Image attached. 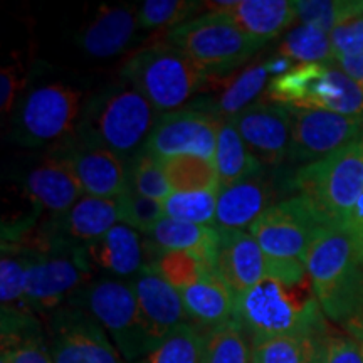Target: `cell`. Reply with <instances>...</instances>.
Instances as JSON below:
<instances>
[{
  "label": "cell",
  "mask_w": 363,
  "mask_h": 363,
  "mask_svg": "<svg viewBox=\"0 0 363 363\" xmlns=\"http://www.w3.org/2000/svg\"><path fill=\"white\" fill-rule=\"evenodd\" d=\"M306 271L325 316L360 342L363 264L342 227L331 224L318 230L306 256Z\"/></svg>",
  "instance_id": "obj_1"
},
{
  "label": "cell",
  "mask_w": 363,
  "mask_h": 363,
  "mask_svg": "<svg viewBox=\"0 0 363 363\" xmlns=\"http://www.w3.org/2000/svg\"><path fill=\"white\" fill-rule=\"evenodd\" d=\"M234 320L246 330L251 343L330 331L310 276L303 281L266 276L235 298Z\"/></svg>",
  "instance_id": "obj_2"
},
{
  "label": "cell",
  "mask_w": 363,
  "mask_h": 363,
  "mask_svg": "<svg viewBox=\"0 0 363 363\" xmlns=\"http://www.w3.org/2000/svg\"><path fill=\"white\" fill-rule=\"evenodd\" d=\"M157 110L128 81L121 78L84 104L76 136L130 160L143 150L157 123Z\"/></svg>",
  "instance_id": "obj_3"
},
{
  "label": "cell",
  "mask_w": 363,
  "mask_h": 363,
  "mask_svg": "<svg viewBox=\"0 0 363 363\" xmlns=\"http://www.w3.org/2000/svg\"><path fill=\"white\" fill-rule=\"evenodd\" d=\"M120 74L158 113L179 110L211 78L192 57L169 44H153L140 49L125 62Z\"/></svg>",
  "instance_id": "obj_4"
},
{
  "label": "cell",
  "mask_w": 363,
  "mask_h": 363,
  "mask_svg": "<svg viewBox=\"0 0 363 363\" xmlns=\"http://www.w3.org/2000/svg\"><path fill=\"white\" fill-rule=\"evenodd\" d=\"M67 305L89 313L126 363L140 362L155 348L130 281L106 276L91 279Z\"/></svg>",
  "instance_id": "obj_5"
},
{
  "label": "cell",
  "mask_w": 363,
  "mask_h": 363,
  "mask_svg": "<svg viewBox=\"0 0 363 363\" xmlns=\"http://www.w3.org/2000/svg\"><path fill=\"white\" fill-rule=\"evenodd\" d=\"M266 99L291 110L363 118V89L335 65H296L269 81Z\"/></svg>",
  "instance_id": "obj_6"
},
{
  "label": "cell",
  "mask_w": 363,
  "mask_h": 363,
  "mask_svg": "<svg viewBox=\"0 0 363 363\" xmlns=\"http://www.w3.org/2000/svg\"><path fill=\"white\" fill-rule=\"evenodd\" d=\"M163 44L180 49L211 76L224 74L249 61L262 45L225 12H207L163 34Z\"/></svg>",
  "instance_id": "obj_7"
},
{
  "label": "cell",
  "mask_w": 363,
  "mask_h": 363,
  "mask_svg": "<svg viewBox=\"0 0 363 363\" xmlns=\"http://www.w3.org/2000/svg\"><path fill=\"white\" fill-rule=\"evenodd\" d=\"M83 93L65 83L35 86L21 99L13 115V138L24 147H61L78 133Z\"/></svg>",
  "instance_id": "obj_8"
},
{
  "label": "cell",
  "mask_w": 363,
  "mask_h": 363,
  "mask_svg": "<svg viewBox=\"0 0 363 363\" xmlns=\"http://www.w3.org/2000/svg\"><path fill=\"white\" fill-rule=\"evenodd\" d=\"M293 184L331 224L340 225L363 194V133L331 155L301 167Z\"/></svg>",
  "instance_id": "obj_9"
},
{
  "label": "cell",
  "mask_w": 363,
  "mask_h": 363,
  "mask_svg": "<svg viewBox=\"0 0 363 363\" xmlns=\"http://www.w3.org/2000/svg\"><path fill=\"white\" fill-rule=\"evenodd\" d=\"M331 222L305 195H294L272 203L249 227L267 257L278 261H299L306 256L318 230Z\"/></svg>",
  "instance_id": "obj_10"
},
{
  "label": "cell",
  "mask_w": 363,
  "mask_h": 363,
  "mask_svg": "<svg viewBox=\"0 0 363 363\" xmlns=\"http://www.w3.org/2000/svg\"><path fill=\"white\" fill-rule=\"evenodd\" d=\"M91 274L76 247L30 254L24 310L34 315H52L89 283Z\"/></svg>",
  "instance_id": "obj_11"
},
{
  "label": "cell",
  "mask_w": 363,
  "mask_h": 363,
  "mask_svg": "<svg viewBox=\"0 0 363 363\" xmlns=\"http://www.w3.org/2000/svg\"><path fill=\"white\" fill-rule=\"evenodd\" d=\"M48 345L54 363H126L101 325L72 305L49 315Z\"/></svg>",
  "instance_id": "obj_12"
},
{
  "label": "cell",
  "mask_w": 363,
  "mask_h": 363,
  "mask_svg": "<svg viewBox=\"0 0 363 363\" xmlns=\"http://www.w3.org/2000/svg\"><path fill=\"white\" fill-rule=\"evenodd\" d=\"M222 123V118L201 106L163 113L143 150L158 158L194 155L214 160Z\"/></svg>",
  "instance_id": "obj_13"
},
{
  "label": "cell",
  "mask_w": 363,
  "mask_h": 363,
  "mask_svg": "<svg viewBox=\"0 0 363 363\" xmlns=\"http://www.w3.org/2000/svg\"><path fill=\"white\" fill-rule=\"evenodd\" d=\"M293 133L288 160L310 163L331 155L363 133V118L330 111L291 110Z\"/></svg>",
  "instance_id": "obj_14"
},
{
  "label": "cell",
  "mask_w": 363,
  "mask_h": 363,
  "mask_svg": "<svg viewBox=\"0 0 363 363\" xmlns=\"http://www.w3.org/2000/svg\"><path fill=\"white\" fill-rule=\"evenodd\" d=\"M52 155L69 163L84 195L116 199L130 189L128 160L111 150L74 136L67 143L54 148Z\"/></svg>",
  "instance_id": "obj_15"
},
{
  "label": "cell",
  "mask_w": 363,
  "mask_h": 363,
  "mask_svg": "<svg viewBox=\"0 0 363 363\" xmlns=\"http://www.w3.org/2000/svg\"><path fill=\"white\" fill-rule=\"evenodd\" d=\"M240 138L262 165L278 167L289 155L293 111L269 99H259L234 118Z\"/></svg>",
  "instance_id": "obj_16"
},
{
  "label": "cell",
  "mask_w": 363,
  "mask_h": 363,
  "mask_svg": "<svg viewBox=\"0 0 363 363\" xmlns=\"http://www.w3.org/2000/svg\"><path fill=\"white\" fill-rule=\"evenodd\" d=\"M155 347L179 326L190 323L180 293L147 264L130 279Z\"/></svg>",
  "instance_id": "obj_17"
},
{
  "label": "cell",
  "mask_w": 363,
  "mask_h": 363,
  "mask_svg": "<svg viewBox=\"0 0 363 363\" xmlns=\"http://www.w3.org/2000/svg\"><path fill=\"white\" fill-rule=\"evenodd\" d=\"M79 259L91 272H104L106 278H135L147 266L138 230L116 224L103 238L76 247Z\"/></svg>",
  "instance_id": "obj_18"
},
{
  "label": "cell",
  "mask_w": 363,
  "mask_h": 363,
  "mask_svg": "<svg viewBox=\"0 0 363 363\" xmlns=\"http://www.w3.org/2000/svg\"><path fill=\"white\" fill-rule=\"evenodd\" d=\"M219 230L214 269L239 296L266 278L267 256L249 230Z\"/></svg>",
  "instance_id": "obj_19"
},
{
  "label": "cell",
  "mask_w": 363,
  "mask_h": 363,
  "mask_svg": "<svg viewBox=\"0 0 363 363\" xmlns=\"http://www.w3.org/2000/svg\"><path fill=\"white\" fill-rule=\"evenodd\" d=\"M120 222L118 199L84 195L66 214L59 216L51 239L61 247H78L103 238Z\"/></svg>",
  "instance_id": "obj_20"
},
{
  "label": "cell",
  "mask_w": 363,
  "mask_h": 363,
  "mask_svg": "<svg viewBox=\"0 0 363 363\" xmlns=\"http://www.w3.org/2000/svg\"><path fill=\"white\" fill-rule=\"evenodd\" d=\"M138 29V7L103 6L81 30L79 44L91 57L110 59L130 48Z\"/></svg>",
  "instance_id": "obj_21"
},
{
  "label": "cell",
  "mask_w": 363,
  "mask_h": 363,
  "mask_svg": "<svg viewBox=\"0 0 363 363\" xmlns=\"http://www.w3.org/2000/svg\"><path fill=\"white\" fill-rule=\"evenodd\" d=\"M26 189L35 206L57 217L66 214L84 197V190L69 163L56 155H51L29 172Z\"/></svg>",
  "instance_id": "obj_22"
},
{
  "label": "cell",
  "mask_w": 363,
  "mask_h": 363,
  "mask_svg": "<svg viewBox=\"0 0 363 363\" xmlns=\"http://www.w3.org/2000/svg\"><path fill=\"white\" fill-rule=\"evenodd\" d=\"M271 199L272 185L266 179L264 172L239 184L220 187L214 227L244 230L246 227H251L266 208L272 206Z\"/></svg>",
  "instance_id": "obj_23"
},
{
  "label": "cell",
  "mask_w": 363,
  "mask_h": 363,
  "mask_svg": "<svg viewBox=\"0 0 363 363\" xmlns=\"http://www.w3.org/2000/svg\"><path fill=\"white\" fill-rule=\"evenodd\" d=\"M179 293L190 323L203 330L216 328L234 318L238 296L216 271H208L197 283Z\"/></svg>",
  "instance_id": "obj_24"
},
{
  "label": "cell",
  "mask_w": 363,
  "mask_h": 363,
  "mask_svg": "<svg viewBox=\"0 0 363 363\" xmlns=\"http://www.w3.org/2000/svg\"><path fill=\"white\" fill-rule=\"evenodd\" d=\"M225 13L261 45L278 38L298 19L296 2L289 0H235Z\"/></svg>",
  "instance_id": "obj_25"
},
{
  "label": "cell",
  "mask_w": 363,
  "mask_h": 363,
  "mask_svg": "<svg viewBox=\"0 0 363 363\" xmlns=\"http://www.w3.org/2000/svg\"><path fill=\"white\" fill-rule=\"evenodd\" d=\"M220 230L214 225L189 224L175 219H162L147 234L148 244L157 251H187L214 266Z\"/></svg>",
  "instance_id": "obj_26"
},
{
  "label": "cell",
  "mask_w": 363,
  "mask_h": 363,
  "mask_svg": "<svg viewBox=\"0 0 363 363\" xmlns=\"http://www.w3.org/2000/svg\"><path fill=\"white\" fill-rule=\"evenodd\" d=\"M214 163L219 174L220 187L239 184L264 172L262 163L252 155L251 150L240 138L233 120H224L220 126Z\"/></svg>",
  "instance_id": "obj_27"
},
{
  "label": "cell",
  "mask_w": 363,
  "mask_h": 363,
  "mask_svg": "<svg viewBox=\"0 0 363 363\" xmlns=\"http://www.w3.org/2000/svg\"><path fill=\"white\" fill-rule=\"evenodd\" d=\"M271 78L267 59L254 62L240 71L238 76H234L233 79H229L220 96L214 103H211V106L207 104V110H211L222 120H234L252 103H256V98L267 88Z\"/></svg>",
  "instance_id": "obj_28"
},
{
  "label": "cell",
  "mask_w": 363,
  "mask_h": 363,
  "mask_svg": "<svg viewBox=\"0 0 363 363\" xmlns=\"http://www.w3.org/2000/svg\"><path fill=\"white\" fill-rule=\"evenodd\" d=\"M325 335H293L256 342L252 343V363H320Z\"/></svg>",
  "instance_id": "obj_29"
},
{
  "label": "cell",
  "mask_w": 363,
  "mask_h": 363,
  "mask_svg": "<svg viewBox=\"0 0 363 363\" xmlns=\"http://www.w3.org/2000/svg\"><path fill=\"white\" fill-rule=\"evenodd\" d=\"M172 192H199L220 189L214 160L194 155L160 158Z\"/></svg>",
  "instance_id": "obj_30"
},
{
  "label": "cell",
  "mask_w": 363,
  "mask_h": 363,
  "mask_svg": "<svg viewBox=\"0 0 363 363\" xmlns=\"http://www.w3.org/2000/svg\"><path fill=\"white\" fill-rule=\"evenodd\" d=\"M206 333L194 323L182 325L136 363H202Z\"/></svg>",
  "instance_id": "obj_31"
},
{
  "label": "cell",
  "mask_w": 363,
  "mask_h": 363,
  "mask_svg": "<svg viewBox=\"0 0 363 363\" xmlns=\"http://www.w3.org/2000/svg\"><path fill=\"white\" fill-rule=\"evenodd\" d=\"M202 363H252V343L238 321L207 330Z\"/></svg>",
  "instance_id": "obj_32"
},
{
  "label": "cell",
  "mask_w": 363,
  "mask_h": 363,
  "mask_svg": "<svg viewBox=\"0 0 363 363\" xmlns=\"http://www.w3.org/2000/svg\"><path fill=\"white\" fill-rule=\"evenodd\" d=\"M279 54L298 65H335L330 34L308 24H299L286 34Z\"/></svg>",
  "instance_id": "obj_33"
},
{
  "label": "cell",
  "mask_w": 363,
  "mask_h": 363,
  "mask_svg": "<svg viewBox=\"0 0 363 363\" xmlns=\"http://www.w3.org/2000/svg\"><path fill=\"white\" fill-rule=\"evenodd\" d=\"M298 21L331 33L338 26L363 17V0H298Z\"/></svg>",
  "instance_id": "obj_34"
},
{
  "label": "cell",
  "mask_w": 363,
  "mask_h": 363,
  "mask_svg": "<svg viewBox=\"0 0 363 363\" xmlns=\"http://www.w3.org/2000/svg\"><path fill=\"white\" fill-rule=\"evenodd\" d=\"M0 259V301L2 310L16 308L24 310V294L27 286L30 254L24 249L2 244Z\"/></svg>",
  "instance_id": "obj_35"
},
{
  "label": "cell",
  "mask_w": 363,
  "mask_h": 363,
  "mask_svg": "<svg viewBox=\"0 0 363 363\" xmlns=\"http://www.w3.org/2000/svg\"><path fill=\"white\" fill-rule=\"evenodd\" d=\"M219 189L199 192H174L163 201L165 217L189 224L214 225Z\"/></svg>",
  "instance_id": "obj_36"
},
{
  "label": "cell",
  "mask_w": 363,
  "mask_h": 363,
  "mask_svg": "<svg viewBox=\"0 0 363 363\" xmlns=\"http://www.w3.org/2000/svg\"><path fill=\"white\" fill-rule=\"evenodd\" d=\"M158 256L150 262L163 279L169 281L177 291L197 283L208 271H216L214 266L187 251H157Z\"/></svg>",
  "instance_id": "obj_37"
},
{
  "label": "cell",
  "mask_w": 363,
  "mask_h": 363,
  "mask_svg": "<svg viewBox=\"0 0 363 363\" xmlns=\"http://www.w3.org/2000/svg\"><path fill=\"white\" fill-rule=\"evenodd\" d=\"M128 179L131 190L155 201L163 202L174 194L163 174L162 160L147 150H140L128 160Z\"/></svg>",
  "instance_id": "obj_38"
},
{
  "label": "cell",
  "mask_w": 363,
  "mask_h": 363,
  "mask_svg": "<svg viewBox=\"0 0 363 363\" xmlns=\"http://www.w3.org/2000/svg\"><path fill=\"white\" fill-rule=\"evenodd\" d=\"M202 2L190 0H145L138 6L140 29H165L184 24L194 19L192 13L199 11Z\"/></svg>",
  "instance_id": "obj_39"
},
{
  "label": "cell",
  "mask_w": 363,
  "mask_h": 363,
  "mask_svg": "<svg viewBox=\"0 0 363 363\" xmlns=\"http://www.w3.org/2000/svg\"><path fill=\"white\" fill-rule=\"evenodd\" d=\"M116 199L120 206V222L131 229L148 234L158 222L165 219L163 203L155 199L145 197L131 189Z\"/></svg>",
  "instance_id": "obj_40"
},
{
  "label": "cell",
  "mask_w": 363,
  "mask_h": 363,
  "mask_svg": "<svg viewBox=\"0 0 363 363\" xmlns=\"http://www.w3.org/2000/svg\"><path fill=\"white\" fill-rule=\"evenodd\" d=\"M2 353L11 363H54L40 326L12 338H2Z\"/></svg>",
  "instance_id": "obj_41"
},
{
  "label": "cell",
  "mask_w": 363,
  "mask_h": 363,
  "mask_svg": "<svg viewBox=\"0 0 363 363\" xmlns=\"http://www.w3.org/2000/svg\"><path fill=\"white\" fill-rule=\"evenodd\" d=\"M320 363H363V347L350 335L326 333Z\"/></svg>",
  "instance_id": "obj_42"
},
{
  "label": "cell",
  "mask_w": 363,
  "mask_h": 363,
  "mask_svg": "<svg viewBox=\"0 0 363 363\" xmlns=\"http://www.w3.org/2000/svg\"><path fill=\"white\" fill-rule=\"evenodd\" d=\"M335 61L342 57H355L363 54V17L338 26L330 33Z\"/></svg>",
  "instance_id": "obj_43"
},
{
  "label": "cell",
  "mask_w": 363,
  "mask_h": 363,
  "mask_svg": "<svg viewBox=\"0 0 363 363\" xmlns=\"http://www.w3.org/2000/svg\"><path fill=\"white\" fill-rule=\"evenodd\" d=\"M21 69L17 66H6L0 74V108L2 115H9L12 111L17 96L21 93Z\"/></svg>",
  "instance_id": "obj_44"
},
{
  "label": "cell",
  "mask_w": 363,
  "mask_h": 363,
  "mask_svg": "<svg viewBox=\"0 0 363 363\" xmlns=\"http://www.w3.org/2000/svg\"><path fill=\"white\" fill-rule=\"evenodd\" d=\"M338 227H342L348 238H350L358 261L363 264V194L355 202V206L352 207V211L340 222Z\"/></svg>",
  "instance_id": "obj_45"
},
{
  "label": "cell",
  "mask_w": 363,
  "mask_h": 363,
  "mask_svg": "<svg viewBox=\"0 0 363 363\" xmlns=\"http://www.w3.org/2000/svg\"><path fill=\"white\" fill-rule=\"evenodd\" d=\"M335 66L340 67L348 78H352L363 89V54L355 57H342L335 61Z\"/></svg>",
  "instance_id": "obj_46"
},
{
  "label": "cell",
  "mask_w": 363,
  "mask_h": 363,
  "mask_svg": "<svg viewBox=\"0 0 363 363\" xmlns=\"http://www.w3.org/2000/svg\"><path fill=\"white\" fill-rule=\"evenodd\" d=\"M0 363H11V362H9V357L6 355V353H2V358H0Z\"/></svg>",
  "instance_id": "obj_47"
},
{
  "label": "cell",
  "mask_w": 363,
  "mask_h": 363,
  "mask_svg": "<svg viewBox=\"0 0 363 363\" xmlns=\"http://www.w3.org/2000/svg\"><path fill=\"white\" fill-rule=\"evenodd\" d=\"M360 343H362V347H363V340H362V342H360Z\"/></svg>",
  "instance_id": "obj_48"
}]
</instances>
